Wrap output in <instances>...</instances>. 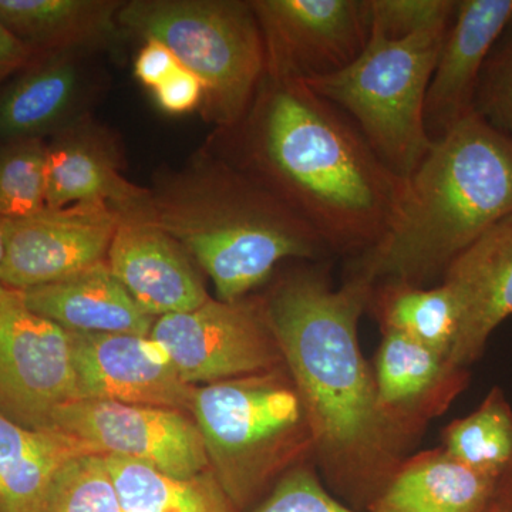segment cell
Listing matches in <instances>:
<instances>
[{
  "label": "cell",
  "mask_w": 512,
  "mask_h": 512,
  "mask_svg": "<svg viewBox=\"0 0 512 512\" xmlns=\"http://www.w3.org/2000/svg\"><path fill=\"white\" fill-rule=\"evenodd\" d=\"M441 448L460 463L498 478L512 466V407L501 387H493L474 412L451 421Z\"/></svg>",
  "instance_id": "cell-26"
},
{
  "label": "cell",
  "mask_w": 512,
  "mask_h": 512,
  "mask_svg": "<svg viewBox=\"0 0 512 512\" xmlns=\"http://www.w3.org/2000/svg\"><path fill=\"white\" fill-rule=\"evenodd\" d=\"M448 29L424 30L402 40L386 39L370 29L369 42L355 62L303 82L342 110L376 156L403 180L433 146L424 104Z\"/></svg>",
  "instance_id": "cell-6"
},
{
  "label": "cell",
  "mask_w": 512,
  "mask_h": 512,
  "mask_svg": "<svg viewBox=\"0 0 512 512\" xmlns=\"http://www.w3.org/2000/svg\"><path fill=\"white\" fill-rule=\"evenodd\" d=\"M150 218L194 256L222 302L247 298L285 259L322 262L333 255L288 205L231 167L202 178L194 202L168 205Z\"/></svg>",
  "instance_id": "cell-4"
},
{
  "label": "cell",
  "mask_w": 512,
  "mask_h": 512,
  "mask_svg": "<svg viewBox=\"0 0 512 512\" xmlns=\"http://www.w3.org/2000/svg\"><path fill=\"white\" fill-rule=\"evenodd\" d=\"M6 251V220L0 218V272H2L3 261Z\"/></svg>",
  "instance_id": "cell-36"
},
{
  "label": "cell",
  "mask_w": 512,
  "mask_h": 512,
  "mask_svg": "<svg viewBox=\"0 0 512 512\" xmlns=\"http://www.w3.org/2000/svg\"><path fill=\"white\" fill-rule=\"evenodd\" d=\"M53 430L93 444L101 454L131 458L168 476L191 478L210 470L191 414L107 400H74L57 412Z\"/></svg>",
  "instance_id": "cell-11"
},
{
  "label": "cell",
  "mask_w": 512,
  "mask_h": 512,
  "mask_svg": "<svg viewBox=\"0 0 512 512\" xmlns=\"http://www.w3.org/2000/svg\"><path fill=\"white\" fill-rule=\"evenodd\" d=\"M79 87V67L69 50L30 66L0 94V140H42L72 111Z\"/></svg>",
  "instance_id": "cell-22"
},
{
  "label": "cell",
  "mask_w": 512,
  "mask_h": 512,
  "mask_svg": "<svg viewBox=\"0 0 512 512\" xmlns=\"http://www.w3.org/2000/svg\"><path fill=\"white\" fill-rule=\"evenodd\" d=\"M441 284L453 293L460 312L450 362L468 369L512 315V215L458 255Z\"/></svg>",
  "instance_id": "cell-17"
},
{
  "label": "cell",
  "mask_w": 512,
  "mask_h": 512,
  "mask_svg": "<svg viewBox=\"0 0 512 512\" xmlns=\"http://www.w3.org/2000/svg\"><path fill=\"white\" fill-rule=\"evenodd\" d=\"M497 480L434 448L407 457L370 511L485 512Z\"/></svg>",
  "instance_id": "cell-20"
},
{
  "label": "cell",
  "mask_w": 512,
  "mask_h": 512,
  "mask_svg": "<svg viewBox=\"0 0 512 512\" xmlns=\"http://www.w3.org/2000/svg\"><path fill=\"white\" fill-rule=\"evenodd\" d=\"M485 512H512V466L498 477Z\"/></svg>",
  "instance_id": "cell-35"
},
{
  "label": "cell",
  "mask_w": 512,
  "mask_h": 512,
  "mask_svg": "<svg viewBox=\"0 0 512 512\" xmlns=\"http://www.w3.org/2000/svg\"><path fill=\"white\" fill-rule=\"evenodd\" d=\"M143 201L141 191L120 177L111 154L93 138L72 134L47 146V210L113 204L140 211Z\"/></svg>",
  "instance_id": "cell-21"
},
{
  "label": "cell",
  "mask_w": 512,
  "mask_h": 512,
  "mask_svg": "<svg viewBox=\"0 0 512 512\" xmlns=\"http://www.w3.org/2000/svg\"><path fill=\"white\" fill-rule=\"evenodd\" d=\"M79 400L163 407L191 414L195 386L185 383L148 336L69 332Z\"/></svg>",
  "instance_id": "cell-13"
},
{
  "label": "cell",
  "mask_w": 512,
  "mask_h": 512,
  "mask_svg": "<svg viewBox=\"0 0 512 512\" xmlns=\"http://www.w3.org/2000/svg\"><path fill=\"white\" fill-rule=\"evenodd\" d=\"M264 36L266 76L305 80L355 62L370 36L369 0L252 2Z\"/></svg>",
  "instance_id": "cell-10"
},
{
  "label": "cell",
  "mask_w": 512,
  "mask_h": 512,
  "mask_svg": "<svg viewBox=\"0 0 512 512\" xmlns=\"http://www.w3.org/2000/svg\"><path fill=\"white\" fill-rule=\"evenodd\" d=\"M204 94L201 80L181 64L168 79L154 89L158 107L170 114H183L197 109L204 101Z\"/></svg>",
  "instance_id": "cell-32"
},
{
  "label": "cell",
  "mask_w": 512,
  "mask_h": 512,
  "mask_svg": "<svg viewBox=\"0 0 512 512\" xmlns=\"http://www.w3.org/2000/svg\"><path fill=\"white\" fill-rule=\"evenodd\" d=\"M372 369L380 413L407 451L470 382L446 353L393 332L383 333Z\"/></svg>",
  "instance_id": "cell-14"
},
{
  "label": "cell",
  "mask_w": 512,
  "mask_h": 512,
  "mask_svg": "<svg viewBox=\"0 0 512 512\" xmlns=\"http://www.w3.org/2000/svg\"><path fill=\"white\" fill-rule=\"evenodd\" d=\"M117 20L163 43L204 86L208 119L232 128L244 119L266 74L264 36L252 2L136 0Z\"/></svg>",
  "instance_id": "cell-7"
},
{
  "label": "cell",
  "mask_w": 512,
  "mask_h": 512,
  "mask_svg": "<svg viewBox=\"0 0 512 512\" xmlns=\"http://www.w3.org/2000/svg\"><path fill=\"white\" fill-rule=\"evenodd\" d=\"M457 0H369L370 29L389 40H402L424 30L447 28Z\"/></svg>",
  "instance_id": "cell-30"
},
{
  "label": "cell",
  "mask_w": 512,
  "mask_h": 512,
  "mask_svg": "<svg viewBox=\"0 0 512 512\" xmlns=\"http://www.w3.org/2000/svg\"><path fill=\"white\" fill-rule=\"evenodd\" d=\"M101 454L93 444L57 430H30L0 414V512H43L64 464Z\"/></svg>",
  "instance_id": "cell-19"
},
{
  "label": "cell",
  "mask_w": 512,
  "mask_h": 512,
  "mask_svg": "<svg viewBox=\"0 0 512 512\" xmlns=\"http://www.w3.org/2000/svg\"><path fill=\"white\" fill-rule=\"evenodd\" d=\"M120 217L110 207H72L6 221L0 284L28 291L106 261Z\"/></svg>",
  "instance_id": "cell-12"
},
{
  "label": "cell",
  "mask_w": 512,
  "mask_h": 512,
  "mask_svg": "<svg viewBox=\"0 0 512 512\" xmlns=\"http://www.w3.org/2000/svg\"><path fill=\"white\" fill-rule=\"evenodd\" d=\"M148 338L195 387L285 367L264 298L210 299L194 311L156 319Z\"/></svg>",
  "instance_id": "cell-8"
},
{
  "label": "cell",
  "mask_w": 512,
  "mask_h": 512,
  "mask_svg": "<svg viewBox=\"0 0 512 512\" xmlns=\"http://www.w3.org/2000/svg\"><path fill=\"white\" fill-rule=\"evenodd\" d=\"M191 416L235 512L313 463L311 426L286 367L195 387Z\"/></svg>",
  "instance_id": "cell-5"
},
{
  "label": "cell",
  "mask_w": 512,
  "mask_h": 512,
  "mask_svg": "<svg viewBox=\"0 0 512 512\" xmlns=\"http://www.w3.org/2000/svg\"><path fill=\"white\" fill-rule=\"evenodd\" d=\"M46 144L40 138L0 147V218L22 220L47 210Z\"/></svg>",
  "instance_id": "cell-27"
},
{
  "label": "cell",
  "mask_w": 512,
  "mask_h": 512,
  "mask_svg": "<svg viewBox=\"0 0 512 512\" xmlns=\"http://www.w3.org/2000/svg\"><path fill=\"white\" fill-rule=\"evenodd\" d=\"M510 215L512 141L470 114L433 143L407 178L386 234L352 259L350 274L427 288Z\"/></svg>",
  "instance_id": "cell-3"
},
{
  "label": "cell",
  "mask_w": 512,
  "mask_h": 512,
  "mask_svg": "<svg viewBox=\"0 0 512 512\" xmlns=\"http://www.w3.org/2000/svg\"><path fill=\"white\" fill-rule=\"evenodd\" d=\"M511 20L512 0H457L424 104V124L433 143L474 113L484 64Z\"/></svg>",
  "instance_id": "cell-16"
},
{
  "label": "cell",
  "mask_w": 512,
  "mask_h": 512,
  "mask_svg": "<svg viewBox=\"0 0 512 512\" xmlns=\"http://www.w3.org/2000/svg\"><path fill=\"white\" fill-rule=\"evenodd\" d=\"M180 67L173 53L156 40H147L138 52L134 63V74L144 86L156 89Z\"/></svg>",
  "instance_id": "cell-33"
},
{
  "label": "cell",
  "mask_w": 512,
  "mask_h": 512,
  "mask_svg": "<svg viewBox=\"0 0 512 512\" xmlns=\"http://www.w3.org/2000/svg\"><path fill=\"white\" fill-rule=\"evenodd\" d=\"M106 262L153 318L194 311L211 299L181 245L141 212L121 215Z\"/></svg>",
  "instance_id": "cell-15"
},
{
  "label": "cell",
  "mask_w": 512,
  "mask_h": 512,
  "mask_svg": "<svg viewBox=\"0 0 512 512\" xmlns=\"http://www.w3.org/2000/svg\"><path fill=\"white\" fill-rule=\"evenodd\" d=\"M22 292L32 311L67 332L150 336L156 322L114 278L106 261Z\"/></svg>",
  "instance_id": "cell-18"
},
{
  "label": "cell",
  "mask_w": 512,
  "mask_h": 512,
  "mask_svg": "<svg viewBox=\"0 0 512 512\" xmlns=\"http://www.w3.org/2000/svg\"><path fill=\"white\" fill-rule=\"evenodd\" d=\"M43 512H124L104 454H84L64 464Z\"/></svg>",
  "instance_id": "cell-28"
},
{
  "label": "cell",
  "mask_w": 512,
  "mask_h": 512,
  "mask_svg": "<svg viewBox=\"0 0 512 512\" xmlns=\"http://www.w3.org/2000/svg\"><path fill=\"white\" fill-rule=\"evenodd\" d=\"M104 460L124 512H235L211 470L178 478L127 457Z\"/></svg>",
  "instance_id": "cell-25"
},
{
  "label": "cell",
  "mask_w": 512,
  "mask_h": 512,
  "mask_svg": "<svg viewBox=\"0 0 512 512\" xmlns=\"http://www.w3.org/2000/svg\"><path fill=\"white\" fill-rule=\"evenodd\" d=\"M372 282L350 274L335 288L322 266L281 279L264 298L284 365L301 396L313 463L332 494L370 511L407 458L377 404L359 343Z\"/></svg>",
  "instance_id": "cell-1"
},
{
  "label": "cell",
  "mask_w": 512,
  "mask_h": 512,
  "mask_svg": "<svg viewBox=\"0 0 512 512\" xmlns=\"http://www.w3.org/2000/svg\"><path fill=\"white\" fill-rule=\"evenodd\" d=\"M244 117L249 175L323 239L359 258L386 234L406 180L376 156L356 124L298 80L266 76Z\"/></svg>",
  "instance_id": "cell-2"
},
{
  "label": "cell",
  "mask_w": 512,
  "mask_h": 512,
  "mask_svg": "<svg viewBox=\"0 0 512 512\" xmlns=\"http://www.w3.org/2000/svg\"><path fill=\"white\" fill-rule=\"evenodd\" d=\"M249 512H373L356 510L335 497L315 464L293 468L274 485L264 501Z\"/></svg>",
  "instance_id": "cell-31"
},
{
  "label": "cell",
  "mask_w": 512,
  "mask_h": 512,
  "mask_svg": "<svg viewBox=\"0 0 512 512\" xmlns=\"http://www.w3.org/2000/svg\"><path fill=\"white\" fill-rule=\"evenodd\" d=\"M119 9L93 0H0V22L30 49L60 52L106 36Z\"/></svg>",
  "instance_id": "cell-23"
},
{
  "label": "cell",
  "mask_w": 512,
  "mask_h": 512,
  "mask_svg": "<svg viewBox=\"0 0 512 512\" xmlns=\"http://www.w3.org/2000/svg\"><path fill=\"white\" fill-rule=\"evenodd\" d=\"M79 400L67 330L32 311L18 289L0 284V414L30 430H53Z\"/></svg>",
  "instance_id": "cell-9"
},
{
  "label": "cell",
  "mask_w": 512,
  "mask_h": 512,
  "mask_svg": "<svg viewBox=\"0 0 512 512\" xmlns=\"http://www.w3.org/2000/svg\"><path fill=\"white\" fill-rule=\"evenodd\" d=\"M474 113L512 141V20L498 37L484 64Z\"/></svg>",
  "instance_id": "cell-29"
},
{
  "label": "cell",
  "mask_w": 512,
  "mask_h": 512,
  "mask_svg": "<svg viewBox=\"0 0 512 512\" xmlns=\"http://www.w3.org/2000/svg\"><path fill=\"white\" fill-rule=\"evenodd\" d=\"M367 311L382 333L393 332L450 356L456 342L460 312L446 285L414 286L402 281L377 282Z\"/></svg>",
  "instance_id": "cell-24"
},
{
  "label": "cell",
  "mask_w": 512,
  "mask_h": 512,
  "mask_svg": "<svg viewBox=\"0 0 512 512\" xmlns=\"http://www.w3.org/2000/svg\"><path fill=\"white\" fill-rule=\"evenodd\" d=\"M33 50L0 22V82L9 74L25 66Z\"/></svg>",
  "instance_id": "cell-34"
}]
</instances>
